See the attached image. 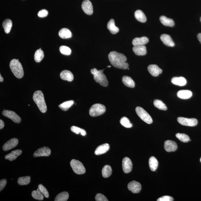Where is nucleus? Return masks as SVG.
I'll return each instance as SVG.
<instances>
[{
    "label": "nucleus",
    "instance_id": "f257e3e1",
    "mask_svg": "<svg viewBox=\"0 0 201 201\" xmlns=\"http://www.w3.org/2000/svg\"><path fill=\"white\" fill-rule=\"evenodd\" d=\"M109 59L112 65L116 68L126 69L129 68V64L126 62L127 59L123 54L112 51L109 55Z\"/></svg>",
    "mask_w": 201,
    "mask_h": 201
},
{
    "label": "nucleus",
    "instance_id": "f03ea898",
    "mask_svg": "<svg viewBox=\"0 0 201 201\" xmlns=\"http://www.w3.org/2000/svg\"><path fill=\"white\" fill-rule=\"evenodd\" d=\"M33 99L41 112L45 113L47 111V105L44 100V94L41 91H37L35 92L33 96Z\"/></svg>",
    "mask_w": 201,
    "mask_h": 201
},
{
    "label": "nucleus",
    "instance_id": "7ed1b4c3",
    "mask_svg": "<svg viewBox=\"0 0 201 201\" xmlns=\"http://www.w3.org/2000/svg\"><path fill=\"white\" fill-rule=\"evenodd\" d=\"M9 65L12 71L16 78L18 79L23 78L24 75V70L22 65L18 60H12Z\"/></svg>",
    "mask_w": 201,
    "mask_h": 201
},
{
    "label": "nucleus",
    "instance_id": "20e7f679",
    "mask_svg": "<svg viewBox=\"0 0 201 201\" xmlns=\"http://www.w3.org/2000/svg\"><path fill=\"white\" fill-rule=\"evenodd\" d=\"M104 70L98 71L96 68H94L91 70V72L93 75L94 78L96 82L99 83L102 86L106 87L108 86L109 82L107 77L104 74Z\"/></svg>",
    "mask_w": 201,
    "mask_h": 201
},
{
    "label": "nucleus",
    "instance_id": "39448f33",
    "mask_svg": "<svg viewBox=\"0 0 201 201\" xmlns=\"http://www.w3.org/2000/svg\"><path fill=\"white\" fill-rule=\"evenodd\" d=\"M105 111V106L100 104H96L91 107L89 113L91 116L96 117L103 115Z\"/></svg>",
    "mask_w": 201,
    "mask_h": 201
},
{
    "label": "nucleus",
    "instance_id": "423d86ee",
    "mask_svg": "<svg viewBox=\"0 0 201 201\" xmlns=\"http://www.w3.org/2000/svg\"><path fill=\"white\" fill-rule=\"evenodd\" d=\"M71 166L75 173L77 174H83L86 173V169L82 162L76 159L71 160Z\"/></svg>",
    "mask_w": 201,
    "mask_h": 201
},
{
    "label": "nucleus",
    "instance_id": "0eeeda50",
    "mask_svg": "<svg viewBox=\"0 0 201 201\" xmlns=\"http://www.w3.org/2000/svg\"><path fill=\"white\" fill-rule=\"evenodd\" d=\"M136 113L139 117L145 122L150 124L153 122L152 119L150 116L142 107H138L136 109Z\"/></svg>",
    "mask_w": 201,
    "mask_h": 201
},
{
    "label": "nucleus",
    "instance_id": "6e6552de",
    "mask_svg": "<svg viewBox=\"0 0 201 201\" xmlns=\"http://www.w3.org/2000/svg\"><path fill=\"white\" fill-rule=\"evenodd\" d=\"M177 121L181 125L185 126L193 127L198 124V121L196 119H188L186 118L179 117Z\"/></svg>",
    "mask_w": 201,
    "mask_h": 201
},
{
    "label": "nucleus",
    "instance_id": "1a4fd4ad",
    "mask_svg": "<svg viewBox=\"0 0 201 201\" xmlns=\"http://www.w3.org/2000/svg\"><path fill=\"white\" fill-rule=\"evenodd\" d=\"M2 115L5 117L10 119L14 123H20L21 121V117L15 112L11 110H4L2 112Z\"/></svg>",
    "mask_w": 201,
    "mask_h": 201
},
{
    "label": "nucleus",
    "instance_id": "9d476101",
    "mask_svg": "<svg viewBox=\"0 0 201 201\" xmlns=\"http://www.w3.org/2000/svg\"><path fill=\"white\" fill-rule=\"evenodd\" d=\"M51 154V150L47 147L41 148L34 153L33 156L34 157L40 156H49Z\"/></svg>",
    "mask_w": 201,
    "mask_h": 201
},
{
    "label": "nucleus",
    "instance_id": "9b49d317",
    "mask_svg": "<svg viewBox=\"0 0 201 201\" xmlns=\"http://www.w3.org/2000/svg\"><path fill=\"white\" fill-rule=\"evenodd\" d=\"M123 171L125 173H129L132 170L133 164L130 158L125 157L122 161Z\"/></svg>",
    "mask_w": 201,
    "mask_h": 201
},
{
    "label": "nucleus",
    "instance_id": "f8f14e48",
    "mask_svg": "<svg viewBox=\"0 0 201 201\" xmlns=\"http://www.w3.org/2000/svg\"><path fill=\"white\" fill-rule=\"evenodd\" d=\"M127 187L129 190L133 193H140L142 189L140 184L135 181H133L129 183Z\"/></svg>",
    "mask_w": 201,
    "mask_h": 201
},
{
    "label": "nucleus",
    "instance_id": "ddd939ff",
    "mask_svg": "<svg viewBox=\"0 0 201 201\" xmlns=\"http://www.w3.org/2000/svg\"><path fill=\"white\" fill-rule=\"evenodd\" d=\"M82 8L87 15H91L93 12V9L91 2L89 0H85L83 2Z\"/></svg>",
    "mask_w": 201,
    "mask_h": 201
},
{
    "label": "nucleus",
    "instance_id": "4468645a",
    "mask_svg": "<svg viewBox=\"0 0 201 201\" xmlns=\"http://www.w3.org/2000/svg\"><path fill=\"white\" fill-rule=\"evenodd\" d=\"M18 144V140L17 138H12L5 143L3 146V149L7 151L16 147Z\"/></svg>",
    "mask_w": 201,
    "mask_h": 201
},
{
    "label": "nucleus",
    "instance_id": "2eb2a0df",
    "mask_svg": "<svg viewBox=\"0 0 201 201\" xmlns=\"http://www.w3.org/2000/svg\"><path fill=\"white\" fill-rule=\"evenodd\" d=\"M164 148L167 152H175L177 149V145L174 141L168 140L164 143Z\"/></svg>",
    "mask_w": 201,
    "mask_h": 201
},
{
    "label": "nucleus",
    "instance_id": "dca6fc26",
    "mask_svg": "<svg viewBox=\"0 0 201 201\" xmlns=\"http://www.w3.org/2000/svg\"><path fill=\"white\" fill-rule=\"evenodd\" d=\"M148 69L150 74L154 77L158 76L162 72V69H160L157 65H151L149 66Z\"/></svg>",
    "mask_w": 201,
    "mask_h": 201
},
{
    "label": "nucleus",
    "instance_id": "f3484780",
    "mask_svg": "<svg viewBox=\"0 0 201 201\" xmlns=\"http://www.w3.org/2000/svg\"><path fill=\"white\" fill-rule=\"evenodd\" d=\"M161 40L163 43L166 46L169 47H173L174 46V42L173 41V40L170 36L167 34H162L161 36Z\"/></svg>",
    "mask_w": 201,
    "mask_h": 201
},
{
    "label": "nucleus",
    "instance_id": "a211bd4d",
    "mask_svg": "<svg viewBox=\"0 0 201 201\" xmlns=\"http://www.w3.org/2000/svg\"><path fill=\"white\" fill-rule=\"evenodd\" d=\"M110 149V145L109 144H105L98 146L95 151L96 155H99L105 154Z\"/></svg>",
    "mask_w": 201,
    "mask_h": 201
},
{
    "label": "nucleus",
    "instance_id": "6ab92c4d",
    "mask_svg": "<svg viewBox=\"0 0 201 201\" xmlns=\"http://www.w3.org/2000/svg\"><path fill=\"white\" fill-rule=\"evenodd\" d=\"M133 50L134 53L138 56H144L147 53L146 48L144 45L134 46Z\"/></svg>",
    "mask_w": 201,
    "mask_h": 201
},
{
    "label": "nucleus",
    "instance_id": "aec40b11",
    "mask_svg": "<svg viewBox=\"0 0 201 201\" xmlns=\"http://www.w3.org/2000/svg\"><path fill=\"white\" fill-rule=\"evenodd\" d=\"M22 153V151L20 150H17L12 151L10 153L7 154L5 156V159L13 161L15 160L18 156H20Z\"/></svg>",
    "mask_w": 201,
    "mask_h": 201
},
{
    "label": "nucleus",
    "instance_id": "412c9836",
    "mask_svg": "<svg viewBox=\"0 0 201 201\" xmlns=\"http://www.w3.org/2000/svg\"><path fill=\"white\" fill-rule=\"evenodd\" d=\"M60 77L62 80L67 81L69 82H71L74 79L72 73L68 70L62 71L60 74Z\"/></svg>",
    "mask_w": 201,
    "mask_h": 201
},
{
    "label": "nucleus",
    "instance_id": "4be33fe9",
    "mask_svg": "<svg viewBox=\"0 0 201 201\" xmlns=\"http://www.w3.org/2000/svg\"><path fill=\"white\" fill-rule=\"evenodd\" d=\"M148 38L146 37H136L133 40L132 44L134 46L144 45L149 42Z\"/></svg>",
    "mask_w": 201,
    "mask_h": 201
},
{
    "label": "nucleus",
    "instance_id": "5701e85b",
    "mask_svg": "<svg viewBox=\"0 0 201 201\" xmlns=\"http://www.w3.org/2000/svg\"><path fill=\"white\" fill-rule=\"evenodd\" d=\"M171 81L172 84L179 86H184L187 84L186 79L183 77H174Z\"/></svg>",
    "mask_w": 201,
    "mask_h": 201
},
{
    "label": "nucleus",
    "instance_id": "b1692460",
    "mask_svg": "<svg viewBox=\"0 0 201 201\" xmlns=\"http://www.w3.org/2000/svg\"><path fill=\"white\" fill-rule=\"evenodd\" d=\"M107 27L111 33L113 34H117L119 31V28L116 27L115 25V21L113 19H111L108 22Z\"/></svg>",
    "mask_w": 201,
    "mask_h": 201
},
{
    "label": "nucleus",
    "instance_id": "393cba45",
    "mask_svg": "<svg viewBox=\"0 0 201 201\" xmlns=\"http://www.w3.org/2000/svg\"><path fill=\"white\" fill-rule=\"evenodd\" d=\"M122 81L123 84L128 87L133 88L135 86L134 81L130 77L128 76H123L122 78Z\"/></svg>",
    "mask_w": 201,
    "mask_h": 201
},
{
    "label": "nucleus",
    "instance_id": "a878e982",
    "mask_svg": "<svg viewBox=\"0 0 201 201\" xmlns=\"http://www.w3.org/2000/svg\"><path fill=\"white\" fill-rule=\"evenodd\" d=\"M159 19L162 24L164 26L170 27L174 26V22L171 19L168 18L165 16H162L160 17Z\"/></svg>",
    "mask_w": 201,
    "mask_h": 201
},
{
    "label": "nucleus",
    "instance_id": "bb28decb",
    "mask_svg": "<svg viewBox=\"0 0 201 201\" xmlns=\"http://www.w3.org/2000/svg\"><path fill=\"white\" fill-rule=\"evenodd\" d=\"M192 93L189 90H181L177 93V96L182 99H187L191 97Z\"/></svg>",
    "mask_w": 201,
    "mask_h": 201
},
{
    "label": "nucleus",
    "instance_id": "cd10ccee",
    "mask_svg": "<svg viewBox=\"0 0 201 201\" xmlns=\"http://www.w3.org/2000/svg\"><path fill=\"white\" fill-rule=\"evenodd\" d=\"M59 36L62 38L66 39L72 36V34L70 30L66 28H62L59 32Z\"/></svg>",
    "mask_w": 201,
    "mask_h": 201
},
{
    "label": "nucleus",
    "instance_id": "c85d7f7f",
    "mask_svg": "<svg viewBox=\"0 0 201 201\" xmlns=\"http://www.w3.org/2000/svg\"><path fill=\"white\" fill-rule=\"evenodd\" d=\"M149 164L151 170L152 171H155L157 169L158 162L157 159L154 156H152L150 158L149 161Z\"/></svg>",
    "mask_w": 201,
    "mask_h": 201
},
{
    "label": "nucleus",
    "instance_id": "c756f323",
    "mask_svg": "<svg viewBox=\"0 0 201 201\" xmlns=\"http://www.w3.org/2000/svg\"><path fill=\"white\" fill-rule=\"evenodd\" d=\"M135 18L141 22H145L146 21V17L144 12L140 10H137L135 13Z\"/></svg>",
    "mask_w": 201,
    "mask_h": 201
},
{
    "label": "nucleus",
    "instance_id": "7c9ffc66",
    "mask_svg": "<svg viewBox=\"0 0 201 201\" xmlns=\"http://www.w3.org/2000/svg\"><path fill=\"white\" fill-rule=\"evenodd\" d=\"M12 26V21L10 19H6L3 21L2 26L6 33L8 34L10 32Z\"/></svg>",
    "mask_w": 201,
    "mask_h": 201
},
{
    "label": "nucleus",
    "instance_id": "2f4dec72",
    "mask_svg": "<svg viewBox=\"0 0 201 201\" xmlns=\"http://www.w3.org/2000/svg\"><path fill=\"white\" fill-rule=\"evenodd\" d=\"M69 198V194L66 191L61 192L58 194L55 199V201H66Z\"/></svg>",
    "mask_w": 201,
    "mask_h": 201
},
{
    "label": "nucleus",
    "instance_id": "473e14b6",
    "mask_svg": "<svg viewBox=\"0 0 201 201\" xmlns=\"http://www.w3.org/2000/svg\"><path fill=\"white\" fill-rule=\"evenodd\" d=\"M74 102L73 100H69V101L64 102L63 103L60 104L59 107L62 110L67 111L73 105Z\"/></svg>",
    "mask_w": 201,
    "mask_h": 201
},
{
    "label": "nucleus",
    "instance_id": "72a5a7b5",
    "mask_svg": "<svg viewBox=\"0 0 201 201\" xmlns=\"http://www.w3.org/2000/svg\"><path fill=\"white\" fill-rule=\"evenodd\" d=\"M102 175L103 177L107 178L110 176L112 173L111 168L109 165H106L102 169Z\"/></svg>",
    "mask_w": 201,
    "mask_h": 201
},
{
    "label": "nucleus",
    "instance_id": "f704fd0d",
    "mask_svg": "<svg viewBox=\"0 0 201 201\" xmlns=\"http://www.w3.org/2000/svg\"><path fill=\"white\" fill-rule=\"evenodd\" d=\"M44 57V53L43 51L40 48L37 50L34 55V60L36 62L39 63L41 61Z\"/></svg>",
    "mask_w": 201,
    "mask_h": 201
},
{
    "label": "nucleus",
    "instance_id": "c9c22d12",
    "mask_svg": "<svg viewBox=\"0 0 201 201\" xmlns=\"http://www.w3.org/2000/svg\"><path fill=\"white\" fill-rule=\"evenodd\" d=\"M154 107L158 108L159 110H167V108L165 104L162 102L161 100H155L154 101Z\"/></svg>",
    "mask_w": 201,
    "mask_h": 201
},
{
    "label": "nucleus",
    "instance_id": "e433bc0d",
    "mask_svg": "<svg viewBox=\"0 0 201 201\" xmlns=\"http://www.w3.org/2000/svg\"><path fill=\"white\" fill-rule=\"evenodd\" d=\"M32 194L33 198L35 199L39 200H42L44 199V195L38 188L36 190L32 191Z\"/></svg>",
    "mask_w": 201,
    "mask_h": 201
},
{
    "label": "nucleus",
    "instance_id": "4c0bfd02",
    "mask_svg": "<svg viewBox=\"0 0 201 201\" xmlns=\"http://www.w3.org/2000/svg\"><path fill=\"white\" fill-rule=\"evenodd\" d=\"M31 177L26 176L19 178L18 180V184L21 185H27L30 183Z\"/></svg>",
    "mask_w": 201,
    "mask_h": 201
},
{
    "label": "nucleus",
    "instance_id": "58836bf2",
    "mask_svg": "<svg viewBox=\"0 0 201 201\" xmlns=\"http://www.w3.org/2000/svg\"><path fill=\"white\" fill-rule=\"evenodd\" d=\"M71 129L72 132L75 133L76 134H79L80 133L82 136H85L86 134V130L78 127L75 126H71Z\"/></svg>",
    "mask_w": 201,
    "mask_h": 201
},
{
    "label": "nucleus",
    "instance_id": "ea45409f",
    "mask_svg": "<svg viewBox=\"0 0 201 201\" xmlns=\"http://www.w3.org/2000/svg\"><path fill=\"white\" fill-rule=\"evenodd\" d=\"M176 137L182 142L187 143L190 140L188 135L183 133H177L176 134Z\"/></svg>",
    "mask_w": 201,
    "mask_h": 201
},
{
    "label": "nucleus",
    "instance_id": "a19ab883",
    "mask_svg": "<svg viewBox=\"0 0 201 201\" xmlns=\"http://www.w3.org/2000/svg\"><path fill=\"white\" fill-rule=\"evenodd\" d=\"M120 123L121 124L126 128H131L132 127V125L130 123V120L127 118L124 117L120 119Z\"/></svg>",
    "mask_w": 201,
    "mask_h": 201
},
{
    "label": "nucleus",
    "instance_id": "79ce46f5",
    "mask_svg": "<svg viewBox=\"0 0 201 201\" xmlns=\"http://www.w3.org/2000/svg\"><path fill=\"white\" fill-rule=\"evenodd\" d=\"M59 50L62 54L65 55H70L71 52L70 48L65 46H61Z\"/></svg>",
    "mask_w": 201,
    "mask_h": 201
},
{
    "label": "nucleus",
    "instance_id": "37998d69",
    "mask_svg": "<svg viewBox=\"0 0 201 201\" xmlns=\"http://www.w3.org/2000/svg\"><path fill=\"white\" fill-rule=\"evenodd\" d=\"M38 188L39 189L41 192L43 194L44 197L46 198H49V192L45 187L42 184H40L38 185Z\"/></svg>",
    "mask_w": 201,
    "mask_h": 201
},
{
    "label": "nucleus",
    "instance_id": "c03bdc74",
    "mask_svg": "<svg viewBox=\"0 0 201 201\" xmlns=\"http://www.w3.org/2000/svg\"><path fill=\"white\" fill-rule=\"evenodd\" d=\"M96 200V201H108L109 200L106 198V197L104 195L98 193L96 194L95 197Z\"/></svg>",
    "mask_w": 201,
    "mask_h": 201
},
{
    "label": "nucleus",
    "instance_id": "a18cd8bd",
    "mask_svg": "<svg viewBox=\"0 0 201 201\" xmlns=\"http://www.w3.org/2000/svg\"><path fill=\"white\" fill-rule=\"evenodd\" d=\"M174 199L172 197L170 196H164L158 199L157 201H173Z\"/></svg>",
    "mask_w": 201,
    "mask_h": 201
},
{
    "label": "nucleus",
    "instance_id": "49530a36",
    "mask_svg": "<svg viewBox=\"0 0 201 201\" xmlns=\"http://www.w3.org/2000/svg\"><path fill=\"white\" fill-rule=\"evenodd\" d=\"M48 14V12L46 9H42V10L38 12V16L41 18H43L47 16Z\"/></svg>",
    "mask_w": 201,
    "mask_h": 201
},
{
    "label": "nucleus",
    "instance_id": "de8ad7c7",
    "mask_svg": "<svg viewBox=\"0 0 201 201\" xmlns=\"http://www.w3.org/2000/svg\"><path fill=\"white\" fill-rule=\"evenodd\" d=\"M7 184V180L5 179H1L0 181V191L2 190Z\"/></svg>",
    "mask_w": 201,
    "mask_h": 201
},
{
    "label": "nucleus",
    "instance_id": "09e8293b",
    "mask_svg": "<svg viewBox=\"0 0 201 201\" xmlns=\"http://www.w3.org/2000/svg\"><path fill=\"white\" fill-rule=\"evenodd\" d=\"M5 126V123L3 120H0V129H2Z\"/></svg>",
    "mask_w": 201,
    "mask_h": 201
},
{
    "label": "nucleus",
    "instance_id": "8fccbe9b",
    "mask_svg": "<svg viewBox=\"0 0 201 201\" xmlns=\"http://www.w3.org/2000/svg\"><path fill=\"white\" fill-rule=\"evenodd\" d=\"M198 38L199 41L201 43V33H199L198 35Z\"/></svg>",
    "mask_w": 201,
    "mask_h": 201
},
{
    "label": "nucleus",
    "instance_id": "3c124183",
    "mask_svg": "<svg viewBox=\"0 0 201 201\" xmlns=\"http://www.w3.org/2000/svg\"><path fill=\"white\" fill-rule=\"evenodd\" d=\"M3 77L1 75H0V82H3Z\"/></svg>",
    "mask_w": 201,
    "mask_h": 201
},
{
    "label": "nucleus",
    "instance_id": "603ef678",
    "mask_svg": "<svg viewBox=\"0 0 201 201\" xmlns=\"http://www.w3.org/2000/svg\"><path fill=\"white\" fill-rule=\"evenodd\" d=\"M107 67H109V68H110V67H111V66H108Z\"/></svg>",
    "mask_w": 201,
    "mask_h": 201
},
{
    "label": "nucleus",
    "instance_id": "864d4df0",
    "mask_svg": "<svg viewBox=\"0 0 201 201\" xmlns=\"http://www.w3.org/2000/svg\"><path fill=\"white\" fill-rule=\"evenodd\" d=\"M200 161L201 162V158L200 159Z\"/></svg>",
    "mask_w": 201,
    "mask_h": 201
},
{
    "label": "nucleus",
    "instance_id": "5fc2aeb1",
    "mask_svg": "<svg viewBox=\"0 0 201 201\" xmlns=\"http://www.w3.org/2000/svg\"><path fill=\"white\" fill-rule=\"evenodd\" d=\"M200 21H201V18H200Z\"/></svg>",
    "mask_w": 201,
    "mask_h": 201
}]
</instances>
